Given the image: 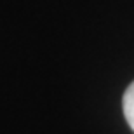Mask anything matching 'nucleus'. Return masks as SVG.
<instances>
[{
	"label": "nucleus",
	"mask_w": 134,
	"mask_h": 134,
	"mask_svg": "<svg viewBox=\"0 0 134 134\" xmlns=\"http://www.w3.org/2000/svg\"><path fill=\"white\" fill-rule=\"evenodd\" d=\"M122 110H124V117L127 120L129 127L134 131V82L125 89L124 98H122Z\"/></svg>",
	"instance_id": "nucleus-1"
}]
</instances>
